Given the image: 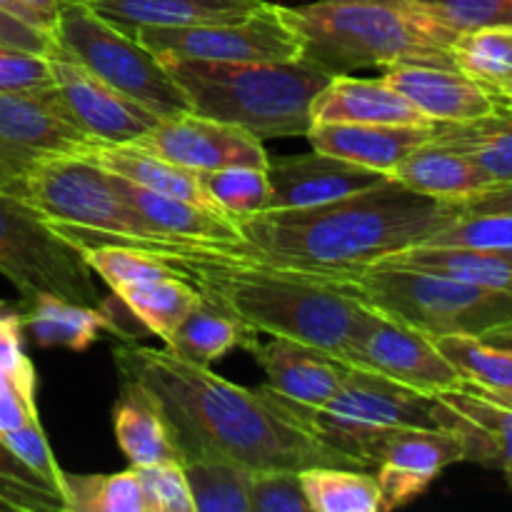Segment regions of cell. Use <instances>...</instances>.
I'll use <instances>...</instances> for the list:
<instances>
[{"instance_id":"obj_1","label":"cell","mask_w":512,"mask_h":512,"mask_svg":"<svg viewBox=\"0 0 512 512\" xmlns=\"http://www.w3.org/2000/svg\"><path fill=\"white\" fill-rule=\"evenodd\" d=\"M120 380L143 390L168 425L178 460L223 455L250 470H308L318 465L368 470L310 433L268 388H243L168 348L123 340L113 348Z\"/></svg>"},{"instance_id":"obj_2","label":"cell","mask_w":512,"mask_h":512,"mask_svg":"<svg viewBox=\"0 0 512 512\" xmlns=\"http://www.w3.org/2000/svg\"><path fill=\"white\" fill-rule=\"evenodd\" d=\"M50 225L78 248L115 243L148 250L203 298L223 305L258 333L303 340L340 358H345L350 340L370 313V305L360 298L353 280L235 258L220 253L213 243L138 238L63 223Z\"/></svg>"},{"instance_id":"obj_3","label":"cell","mask_w":512,"mask_h":512,"mask_svg":"<svg viewBox=\"0 0 512 512\" xmlns=\"http://www.w3.org/2000/svg\"><path fill=\"white\" fill-rule=\"evenodd\" d=\"M458 215L453 200L415 193L388 178L313 208L263 210L238 220L240 243L213 245L235 258L355 280L388 255L423 245Z\"/></svg>"},{"instance_id":"obj_4","label":"cell","mask_w":512,"mask_h":512,"mask_svg":"<svg viewBox=\"0 0 512 512\" xmlns=\"http://www.w3.org/2000/svg\"><path fill=\"white\" fill-rule=\"evenodd\" d=\"M280 10L303 40V60L330 75L398 63L455 68L450 48L460 33L415 0H318Z\"/></svg>"},{"instance_id":"obj_5","label":"cell","mask_w":512,"mask_h":512,"mask_svg":"<svg viewBox=\"0 0 512 512\" xmlns=\"http://www.w3.org/2000/svg\"><path fill=\"white\" fill-rule=\"evenodd\" d=\"M188 95L193 113L238 125L258 140L305 138L313 128V103L333 75L308 60L158 58Z\"/></svg>"},{"instance_id":"obj_6","label":"cell","mask_w":512,"mask_h":512,"mask_svg":"<svg viewBox=\"0 0 512 512\" xmlns=\"http://www.w3.org/2000/svg\"><path fill=\"white\" fill-rule=\"evenodd\" d=\"M360 298L430 338H483L512 320V290H493L418 270L368 268L353 280Z\"/></svg>"},{"instance_id":"obj_7","label":"cell","mask_w":512,"mask_h":512,"mask_svg":"<svg viewBox=\"0 0 512 512\" xmlns=\"http://www.w3.org/2000/svg\"><path fill=\"white\" fill-rule=\"evenodd\" d=\"M275 395L295 418L308 425L315 438L355 458L368 470H373L375 445L388 430L440 428L438 395L418 393L358 365L350 368L338 393L320 408H305L280 393Z\"/></svg>"},{"instance_id":"obj_8","label":"cell","mask_w":512,"mask_h":512,"mask_svg":"<svg viewBox=\"0 0 512 512\" xmlns=\"http://www.w3.org/2000/svg\"><path fill=\"white\" fill-rule=\"evenodd\" d=\"M55 53L75 60L160 120L193 113L188 95L135 35L95 13L90 5L63 3L53 28Z\"/></svg>"},{"instance_id":"obj_9","label":"cell","mask_w":512,"mask_h":512,"mask_svg":"<svg viewBox=\"0 0 512 512\" xmlns=\"http://www.w3.org/2000/svg\"><path fill=\"white\" fill-rule=\"evenodd\" d=\"M0 275L23 300L55 295L78 305L103 303L83 250L58 233L23 198L0 193Z\"/></svg>"},{"instance_id":"obj_10","label":"cell","mask_w":512,"mask_h":512,"mask_svg":"<svg viewBox=\"0 0 512 512\" xmlns=\"http://www.w3.org/2000/svg\"><path fill=\"white\" fill-rule=\"evenodd\" d=\"M23 200L50 223L148 238L138 215L115 193L108 170L85 155L35 163L25 178Z\"/></svg>"},{"instance_id":"obj_11","label":"cell","mask_w":512,"mask_h":512,"mask_svg":"<svg viewBox=\"0 0 512 512\" xmlns=\"http://www.w3.org/2000/svg\"><path fill=\"white\" fill-rule=\"evenodd\" d=\"M135 38L158 58H198L225 60V63H250V60L303 58V40L290 28L283 10L265 3L253 15L225 23L183 25V28H138Z\"/></svg>"},{"instance_id":"obj_12","label":"cell","mask_w":512,"mask_h":512,"mask_svg":"<svg viewBox=\"0 0 512 512\" xmlns=\"http://www.w3.org/2000/svg\"><path fill=\"white\" fill-rule=\"evenodd\" d=\"M345 360L425 395L458 390L463 383L458 368L440 353L430 335L375 308L350 340Z\"/></svg>"},{"instance_id":"obj_13","label":"cell","mask_w":512,"mask_h":512,"mask_svg":"<svg viewBox=\"0 0 512 512\" xmlns=\"http://www.w3.org/2000/svg\"><path fill=\"white\" fill-rule=\"evenodd\" d=\"M50 63H53L55 90L65 120L83 130L88 138L98 143L130 145L138 143L153 125L160 123L158 115L130 100L75 60L53 53Z\"/></svg>"},{"instance_id":"obj_14","label":"cell","mask_w":512,"mask_h":512,"mask_svg":"<svg viewBox=\"0 0 512 512\" xmlns=\"http://www.w3.org/2000/svg\"><path fill=\"white\" fill-rule=\"evenodd\" d=\"M133 145H140L190 173H208V170L238 168V165L268 168L270 160L263 140L255 138L253 133L198 113L160 120Z\"/></svg>"},{"instance_id":"obj_15","label":"cell","mask_w":512,"mask_h":512,"mask_svg":"<svg viewBox=\"0 0 512 512\" xmlns=\"http://www.w3.org/2000/svg\"><path fill=\"white\" fill-rule=\"evenodd\" d=\"M463 460V443L450 430H388L373 450V470L380 485V512H393L413 503L445 468Z\"/></svg>"},{"instance_id":"obj_16","label":"cell","mask_w":512,"mask_h":512,"mask_svg":"<svg viewBox=\"0 0 512 512\" xmlns=\"http://www.w3.org/2000/svg\"><path fill=\"white\" fill-rule=\"evenodd\" d=\"M265 175L270 183L268 210L313 208L373 188L390 178L380 170L363 168L320 150L270 158Z\"/></svg>"},{"instance_id":"obj_17","label":"cell","mask_w":512,"mask_h":512,"mask_svg":"<svg viewBox=\"0 0 512 512\" xmlns=\"http://www.w3.org/2000/svg\"><path fill=\"white\" fill-rule=\"evenodd\" d=\"M250 355L263 368L265 385L305 408L328 403L353 368V363L330 350L283 335H270L268 343L258 340Z\"/></svg>"},{"instance_id":"obj_18","label":"cell","mask_w":512,"mask_h":512,"mask_svg":"<svg viewBox=\"0 0 512 512\" xmlns=\"http://www.w3.org/2000/svg\"><path fill=\"white\" fill-rule=\"evenodd\" d=\"M95 140L55 113L50 88L38 93H0V148L28 168L48 158L83 155Z\"/></svg>"},{"instance_id":"obj_19","label":"cell","mask_w":512,"mask_h":512,"mask_svg":"<svg viewBox=\"0 0 512 512\" xmlns=\"http://www.w3.org/2000/svg\"><path fill=\"white\" fill-rule=\"evenodd\" d=\"M383 78L433 123H465L498 110V100L458 68L398 63L388 65Z\"/></svg>"},{"instance_id":"obj_20","label":"cell","mask_w":512,"mask_h":512,"mask_svg":"<svg viewBox=\"0 0 512 512\" xmlns=\"http://www.w3.org/2000/svg\"><path fill=\"white\" fill-rule=\"evenodd\" d=\"M433 130L435 123H313L305 138L313 150L390 175L400 160L433 138Z\"/></svg>"},{"instance_id":"obj_21","label":"cell","mask_w":512,"mask_h":512,"mask_svg":"<svg viewBox=\"0 0 512 512\" xmlns=\"http://www.w3.org/2000/svg\"><path fill=\"white\" fill-rule=\"evenodd\" d=\"M115 193L125 205L138 215L148 238L163 240H190V243H240L238 223L228 215L210 213L185 200L140 188L120 175L110 173Z\"/></svg>"},{"instance_id":"obj_22","label":"cell","mask_w":512,"mask_h":512,"mask_svg":"<svg viewBox=\"0 0 512 512\" xmlns=\"http://www.w3.org/2000/svg\"><path fill=\"white\" fill-rule=\"evenodd\" d=\"M313 123L433 125L385 78L333 75L313 103Z\"/></svg>"},{"instance_id":"obj_23","label":"cell","mask_w":512,"mask_h":512,"mask_svg":"<svg viewBox=\"0 0 512 512\" xmlns=\"http://www.w3.org/2000/svg\"><path fill=\"white\" fill-rule=\"evenodd\" d=\"M90 8L125 33L138 28H183L253 15L265 0H93Z\"/></svg>"},{"instance_id":"obj_24","label":"cell","mask_w":512,"mask_h":512,"mask_svg":"<svg viewBox=\"0 0 512 512\" xmlns=\"http://www.w3.org/2000/svg\"><path fill=\"white\" fill-rule=\"evenodd\" d=\"M83 155L93 160V163H98L103 170H108V173L120 175V178L130 180V183L140 185V188L185 200V203H193L198 208L210 210V213L225 215L210 200V195L205 193L198 173H190V170L180 168V165L168 163L165 158L140 148V145H113L95 140Z\"/></svg>"},{"instance_id":"obj_25","label":"cell","mask_w":512,"mask_h":512,"mask_svg":"<svg viewBox=\"0 0 512 512\" xmlns=\"http://www.w3.org/2000/svg\"><path fill=\"white\" fill-rule=\"evenodd\" d=\"M390 178L415 193L453 200V203H460L478 190L493 185V178L473 158L433 138L418 145L408 158L400 160Z\"/></svg>"},{"instance_id":"obj_26","label":"cell","mask_w":512,"mask_h":512,"mask_svg":"<svg viewBox=\"0 0 512 512\" xmlns=\"http://www.w3.org/2000/svg\"><path fill=\"white\" fill-rule=\"evenodd\" d=\"M373 268L418 270L493 290H512V248H433L413 245L388 255Z\"/></svg>"},{"instance_id":"obj_27","label":"cell","mask_w":512,"mask_h":512,"mask_svg":"<svg viewBox=\"0 0 512 512\" xmlns=\"http://www.w3.org/2000/svg\"><path fill=\"white\" fill-rule=\"evenodd\" d=\"M258 335V330L235 318L223 305L200 295L195 308L180 323V328L165 343V348L178 355L180 360L210 368L233 348H243L250 353V348L258 343Z\"/></svg>"},{"instance_id":"obj_28","label":"cell","mask_w":512,"mask_h":512,"mask_svg":"<svg viewBox=\"0 0 512 512\" xmlns=\"http://www.w3.org/2000/svg\"><path fill=\"white\" fill-rule=\"evenodd\" d=\"M23 328L40 348H68L83 353L100 335L108 333V320L100 308L70 303L55 295H38L25 303Z\"/></svg>"},{"instance_id":"obj_29","label":"cell","mask_w":512,"mask_h":512,"mask_svg":"<svg viewBox=\"0 0 512 512\" xmlns=\"http://www.w3.org/2000/svg\"><path fill=\"white\" fill-rule=\"evenodd\" d=\"M113 430L130 465H150L178 458L163 415L135 385L120 380V398L113 405Z\"/></svg>"},{"instance_id":"obj_30","label":"cell","mask_w":512,"mask_h":512,"mask_svg":"<svg viewBox=\"0 0 512 512\" xmlns=\"http://www.w3.org/2000/svg\"><path fill=\"white\" fill-rule=\"evenodd\" d=\"M433 140L473 158L493 183L512 180V113L498 108L465 123H435Z\"/></svg>"},{"instance_id":"obj_31","label":"cell","mask_w":512,"mask_h":512,"mask_svg":"<svg viewBox=\"0 0 512 512\" xmlns=\"http://www.w3.org/2000/svg\"><path fill=\"white\" fill-rule=\"evenodd\" d=\"M453 65L498 103L512 100V28L465 30L455 38Z\"/></svg>"},{"instance_id":"obj_32","label":"cell","mask_w":512,"mask_h":512,"mask_svg":"<svg viewBox=\"0 0 512 512\" xmlns=\"http://www.w3.org/2000/svg\"><path fill=\"white\" fill-rule=\"evenodd\" d=\"M115 295L123 300L125 308L135 315V320L148 330V335H158V338H163V343L173 338L175 330L180 328V323L188 318V313L200 300L198 290L178 275L125 285V288L115 290Z\"/></svg>"},{"instance_id":"obj_33","label":"cell","mask_w":512,"mask_h":512,"mask_svg":"<svg viewBox=\"0 0 512 512\" xmlns=\"http://www.w3.org/2000/svg\"><path fill=\"white\" fill-rule=\"evenodd\" d=\"M433 340L440 353L458 368L465 385L505 408H512V353L465 335Z\"/></svg>"},{"instance_id":"obj_34","label":"cell","mask_w":512,"mask_h":512,"mask_svg":"<svg viewBox=\"0 0 512 512\" xmlns=\"http://www.w3.org/2000/svg\"><path fill=\"white\" fill-rule=\"evenodd\" d=\"M183 470L195 512H250V483L255 470L223 455L183 460Z\"/></svg>"},{"instance_id":"obj_35","label":"cell","mask_w":512,"mask_h":512,"mask_svg":"<svg viewBox=\"0 0 512 512\" xmlns=\"http://www.w3.org/2000/svg\"><path fill=\"white\" fill-rule=\"evenodd\" d=\"M310 512H380V485L368 470L318 468L300 470Z\"/></svg>"},{"instance_id":"obj_36","label":"cell","mask_w":512,"mask_h":512,"mask_svg":"<svg viewBox=\"0 0 512 512\" xmlns=\"http://www.w3.org/2000/svg\"><path fill=\"white\" fill-rule=\"evenodd\" d=\"M65 512H145L133 468L113 475H78L63 470Z\"/></svg>"},{"instance_id":"obj_37","label":"cell","mask_w":512,"mask_h":512,"mask_svg":"<svg viewBox=\"0 0 512 512\" xmlns=\"http://www.w3.org/2000/svg\"><path fill=\"white\" fill-rule=\"evenodd\" d=\"M198 178L210 200L235 223L268 210L270 183L265 168L238 165V168L198 173Z\"/></svg>"},{"instance_id":"obj_38","label":"cell","mask_w":512,"mask_h":512,"mask_svg":"<svg viewBox=\"0 0 512 512\" xmlns=\"http://www.w3.org/2000/svg\"><path fill=\"white\" fill-rule=\"evenodd\" d=\"M83 250L85 263L90 265L95 275L103 280L110 288V293L125 288V285L148 283V280L170 278L175 275L168 268V263L158 258V255L148 253L143 248H133V245H95V248H80Z\"/></svg>"},{"instance_id":"obj_39","label":"cell","mask_w":512,"mask_h":512,"mask_svg":"<svg viewBox=\"0 0 512 512\" xmlns=\"http://www.w3.org/2000/svg\"><path fill=\"white\" fill-rule=\"evenodd\" d=\"M0 503L5 512H65V500L0 440Z\"/></svg>"},{"instance_id":"obj_40","label":"cell","mask_w":512,"mask_h":512,"mask_svg":"<svg viewBox=\"0 0 512 512\" xmlns=\"http://www.w3.org/2000/svg\"><path fill=\"white\" fill-rule=\"evenodd\" d=\"M440 398L488 433V438L495 445V453H498V468L503 470L512 485V408H505V405L475 393L465 383H460L458 390L440 393Z\"/></svg>"},{"instance_id":"obj_41","label":"cell","mask_w":512,"mask_h":512,"mask_svg":"<svg viewBox=\"0 0 512 512\" xmlns=\"http://www.w3.org/2000/svg\"><path fill=\"white\" fill-rule=\"evenodd\" d=\"M433 248H512V213H463L430 235Z\"/></svg>"},{"instance_id":"obj_42","label":"cell","mask_w":512,"mask_h":512,"mask_svg":"<svg viewBox=\"0 0 512 512\" xmlns=\"http://www.w3.org/2000/svg\"><path fill=\"white\" fill-rule=\"evenodd\" d=\"M143 488L145 512H195L188 478L178 458L150 465H130Z\"/></svg>"},{"instance_id":"obj_43","label":"cell","mask_w":512,"mask_h":512,"mask_svg":"<svg viewBox=\"0 0 512 512\" xmlns=\"http://www.w3.org/2000/svg\"><path fill=\"white\" fill-rule=\"evenodd\" d=\"M458 33L478 28H512V0H415Z\"/></svg>"},{"instance_id":"obj_44","label":"cell","mask_w":512,"mask_h":512,"mask_svg":"<svg viewBox=\"0 0 512 512\" xmlns=\"http://www.w3.org/2000/svg\"><path fill=\"white\" fill-rule=\"evenodd\" d=\"M53 85L50 55L0 43V93H38Z\"/></svg>"},{"instance_id":"obj_45","label":"cell","mask_w":512,"mask_h":512,"mask_svg":"<svg viewBox=\"0 0 512 512\" xmlns=\"http://www.w3.org/2000/svg\"><path fill=\"white\" fill-rule=\"evenodd\" d=\"M250 512H310L298 470L253 473Z\"/></svg>"},{"instance_id":"obj_46","label":"cell","mask_w":512,"mask_h":512,"mask_svg":"<svg viewBox=\"0 0 512 512\" xmlns=\"http://www.w3.org/2000/svg\"><path fill=\"white\" fill-rule=\"evenodd\" d=\"M0 440L13 450L15 458L23 460L30 470H35L45 483H50L63 495V468L58 465L55 455L50 453L48 438H45V430L40 425V415L25 420L18 430L3 433Z\"/></svg>"},{"instance_id":"obj_47","label":"cell","mask_w":512,"mask_h":512,"mask_svg":"<svg viewBox=\"0 0 512 512\" xmlns=\"http://www.w3.org/2000/svg\"><path fill=\"white\" fill-rule=\"evenodd\" d=\"M23 308L0 315V368L8 370V373L23 368L30 360L23 348Z\"/></svg>"},{"instance_id":"obj_48","label":"cell","mask_w":512,"mask_h":512,"mask_svg":"<svg viewBox=\"0 0 512 512\" xmlns=\"http://www.w3.org/2000/svg\"><path fill=\"white\" fill-rule=\"evenodd\" d=\"M0 43L15 45V48L33 50V53L53 55L55 53V40L53 35L45 30L33 28V25L23 23V20L13 18V15L0 10Z\"/></svg>"},{"instance_id":"obj_49","label":"cell","mask_w":512,"mask_h":512,"mask_svg":"<svg viewBox=\"0 0 512 512\" xmlns=\"http://www.w3.org/2000/svg\"><path fill=\"white\" fill-rule=\"evenodd\" d=\"M460 215L463 213H512V180L510 183H493L478 190L470 198L460 200Z\"/></svg>"},{"instance_id":"obj_50","label":"cell","mask_w":512,"mask_h":512,"mask_svg":"<svg viewBox=\"0 0 512 512\" xmlns=\"http://www.w3.org/2000/svg\"><path fill=\"white\" fill-rule=\"evenodd\" d=\"M28 165L10 155L8 150L0 148V193L23 198L25 195V178H28Z\"/></svg>"},{"instance_id":"obj_51","label":"cell","mask_w":512,"mask_h":512,"mask_svg":"<svg viewBox=\"0 0 512 512\" xmlns=\"http://www.w3.org/2000/svg\"><path fill=\"white\" fill-rule=\"evenodd\" d=\"M0 10L8 15H13V18L23 20V23L33 25V28H40V30H45V33L53 35L55 25L50 23V20L40 13V10H35L33 5L25 3V0H0Z\"/></svg>"},{"instance_id":"obj_52","label":"cell","mask_w":512,"mask_h":512,"mask_svg":"<svg viewBox=\"0 0 512 512\" xmlns=\"http://www.w3.org/2000/svg\"><path fill=\"white\" fill-rule=\"evenodd\" d=\"M480 340H483V343H488V345H495V348L508 350V353H512V320H510V323L500 325V328L488 330V333H485Z\"/></svg>"},{"instance_id":"obj_53","label":"cell","mask_w":512,"mask_h":512,"mask_svg":"<svg viewBox=\"0 0 512 512\" xmlns=\"http://www.w3.org/2000/svg\"><path fill=\"white\" fill-rule=\"evenodd\" d=\"M25 3L33 5L35 10H40V13H43L45 18H48L50 23L55 25V20H58V13H60V5H63V0H25Z\"/></svg>"},{"instance_id":"obj_54","label":"cell","mask_w":512,"mask_h":512,"mask_svg":"<svg viewBox=\"0 0 512 512\" xmlns=\"http://www.w3.org/2000/svg\"><path fill=\"white\" fill-rule=\"evenodd\" d=\"M18 308H23V300H20V303H10V300L0 298V315L10 313V310H18Z\"/></svg>"},{"instance_id":"obj_55","label":"cell","mask_w":512,"mask_h":512,"mask_svg":"<svg viewBox=\"0 0 512 512\" xmlns=\"http://www.w3.org/2000/svg\"><path fill=\"white\" fill-rule=\"evenodd\" d=\"M498 108H503V110H510V113H512V100H508V103H498Z\"/></svg>"},{"instance_id":"obj_56","label":"cell","mask_w":512,"mask_h":512,"mask_svg":"<svg viewBox=\"0 0 512 512\" xmlns=\"http://www.w3.org/2000/svg\"><path fill=\"white\" fill-rule=\"evenodd\" d=\"M63 3H80V5H88V3H93V0H63Z\"/></svg>"},{"instance_id":"obj_57","label":"cell","mask_w":512,"mask_h":512,"mask_svg":"<svg viewBox=\"0 0 512 512\" xmlns=\"http://www.w3.org/2000/svg\"><path fill=\"white\" fill-rule=\"evenodd\" d=\"M0 512H5V508H3V503H0Z\"/></svg>"}]
</instances>
